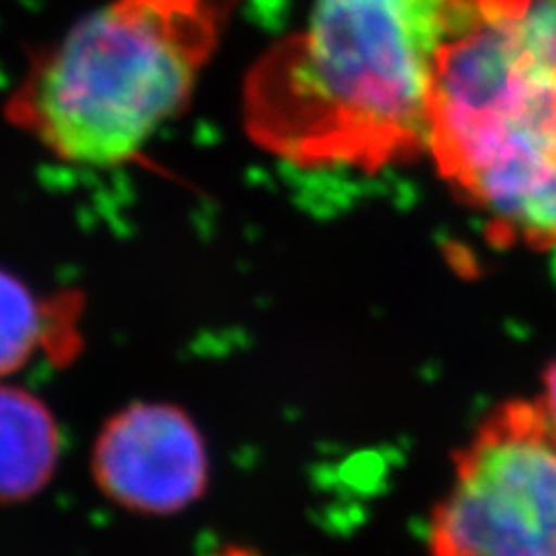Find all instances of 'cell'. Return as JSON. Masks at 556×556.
I'll list each match as a JSON object with an SVG mask.
<instances>
[{
	"mask_svg": "<svg viewBox=\"0 0 556 556\" xmlns=\"http://www.w3.org/2000/svg\"><path fill=\"white\" fill-rule=\"evenodd\" d=\"M519 33L531 59L556 77V0H525Z\"/></svg>",
	"mask_w": 556,
	"mask_h": 556,
	"instance_id": "ba28073f",
	"label": "cell"
},
{
	"mask_svg": "<svg viewBox=\"0 0 556 556\" xmlns=\"http://www.w3.org/2000/svg\"><path fill=\"white\" fill-rule=\"evenodd\" d=\"M93 480L116 506L167 517L193 506L208 482L204 439L188 413L132 404L114 413L93 445Z\"/></svg>",
	"mask_w": 556,
	"mask_h": 556,
	"instance_id": "5b68a950",
	"label": "cell"
},
{
	"mask_svg": "<svg viewBox=\"0 0 556 556\" xmlns=\"http://www.w3.org/2000/svg\"><path fill=\"white\" fill-rule=\"evenodd\" d=\"M538 408L543 413V420L556 437V362L547 369L543 378V394L538 399Z\"/></svg>",
	"mask_w": 556,
	"mask_h": 556,
	"instance_id": "9c48e42d",
	"label": "cell"
},
{
	"mask_svg": "<svg viewBox=\"0 0 556 556\" xmlns=\"http://www.w3.org/2000/svg\"><path fill=\"white\" fill-rule=\"evenodd\" d=\"M462 0H316L243 79V126L300 167H382L427 149Z\"/></svg>",
	"mask_w": 556,
	"mask_h": 556,
	"instance_id": "6da1fadb",
	"label": "cell"
},
{
	"mask_svg": "<svg viewBox=\"0 0 556 556\" xmlns=\"http://www.w3.org/2000/svg\"><path fill=\"white\" fill-rule=\"evenodd\" d=\"M525 0H462L433 84L443 177L503 241L556 249V77L521 42Z\"/></svg>",
	"mask_w": 556,
	"mask_h": 556,
	"instance_id": "3957f363",
	"label": "cell"
},
{
	"mask_svg": "<svg viewBox=\"0 0 556 556\" xmlns=\"http://www.w3.org/2000/svg\"><path fill=\"white\" fill-rule=\"evenodd\" d=\"M429 556H556V437L535 402L501 406L459 452Z\"/></svg>",
	"mask_w": 556,
	"mask_h": 556,
	"instance_id": "277c9868",
	"label": "cell"
},
{
	"mask_svg": "<svg viewBox=\"0 0 556 556\" xmlns=\"http://www.w3.org/2000/svg\"><path fill=\"white\" fill-rule=\"evenodd\" d=\"M61 320L22 278L0 269V380L24 369L38 348L56 337Z\"/></svg>",
	"mask_w": 556,
	"mask_h": 556,
	"instance_id": "52a82bcc",
	"label": "cell"
},
{
	"mask_svg": "<svg viewBox=\"0 0 556 556\" xmlns=\"http://www.w3.org/2000/svg\"><path fill=\"white\" fill-rule=\"evenodd\" d=\"M239 0H108L30 56L10 126L81 167L135 161L181 116Z\"/></svg>",
	"mask_w": 556,
	"mask_h": 556,
	"instance_id": "7a4b0ae2",
	"label": "cell"
},
{
	"mask_svg": "<svg viewBox=\"0 0 556 556\" xmlns=\"http://www.w3.org/2000/svg\"><path fill=\"white\" fill-rule=\"evenodd\" d=\"M61 431L40 396L0 382V503H20L51 482Z\"/></svg>",
	"mask_w": 556,
	"mask_h": 556,
	"instance_id": "8992f818",
	"label": "cell"
}]
</instances>
